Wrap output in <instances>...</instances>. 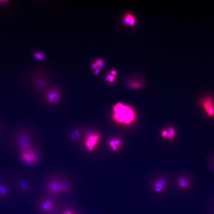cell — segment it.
<instances>
[{"label":"cell","instance_id":"cell-1","mask_svg":"<svg viewBox=\"0 0 214 214\" xmlns=\"http://www.w3.org/2000/svg\"><path fill=\"white\" fill-rule=\"evenodd\" d=\"M113 118L119 124L129 125L135 119V113L131 107L121 103H118L113 108Z\"/></svg>","mask_w":214,"mask_h":214},{"label":"cell","instance_id":"cell-2","mask_svg":"<svg viewBox=\"0 0 214 214\" xmlns=\"http://www.w3.org/2000/svg\"><path fill=\"white\" fill-rule=\"evenodd\" d=\"M199 103L206 116L214 119V96L211 94H204L200 99Z\"/></svg>","mask_w":214,"mask_h":214},{"label":"cell","instance_id":"cell-3","mask_svg":"<svg viewBox=\"0 0 214 214\" xmlns=\"http://www.w3.org/2000/svg\"><path fill=\"white\" fill-rule=\"evenodd\" d=\"M99 137L98 134L95 132H90L86 137L85 146L89 151H92L95 149L99 142Z\"/></svg>","mask_w":214,"mask_h":214},{"label":"cell","instance_id":"cell-4","mask_svg":"<svg viewBox=\"0 0 214 214\" xmlns=\"http://www.w3.org/2000/svg\"><path fill=\"white\" fill-rule=\"evenodd\" d=\"M20 156L23 162L28 164H33L37 160V156L35 152L29 147L22 149Z\"/></svg>","mask_w":214,"mask_h":214},{"label":"cell","instance_id":"cell-5","mask_svg":"<svg viewBox=\"0 0 214 214\" xmlns=\"http://www.w3.org/2000/svg\"><path fill=\"white\" fill-rule=\"evenodd\" d=\"M152 186L153 190L155 192L161 193L166 189L167 182L165 178H159L153 181Z\"/></svg>","mask_w":214,"mask_h":214},{"label":"cell","instance_id":"cell-6","mask_svg":"<svg viewBox=\"0 0 214 214\" xmlns=\"http://www.w3.org/2000/svg\"><path fill=\"white\" fill-rule=\"evenodd\" d=\"M49 187L50 191L54 193L63 192L68 189L66 184L59 182H51L49 184Z\"/></svg>","mask_w":214,"mask_h":214},{"label":"cell","instance_id":"cell-7","mask_svg":"<svg viewBox=\"0 0 214 214\" xmlns=\"http://www.w3.org/2000/svg\"><path fill=\"white\" fill-rule=\"evenodd\" d=\"M178 187L183 190H189L191 187V182L189 178L186 176H182L178 178Z\"/></svg>","mask_w":214,"mask_h":214},{"label":"cell","instance_id":"cell-8","mask_svg":"<svg viewBox=\"0 0 214 214\" xmlns=\"http://www.w3.org/2000/svg\"><path fill=\"white\" fill-rule=\"evenodd\" d=\"M59 96L58 92L56 89H51L47 93L48 101L51 104H54L57 102L59 99Z\"/></svg>","mask_w":214,"mask_h":214},{"label":"cell","instance_id":"cell-9","mask_svg":"<svg viewBox=\"0 0 214 214\" xmlns=\"http://www.w3.org/2000/svg\"><path fill=\"white\" fill-rule=\"evenodd\" d=\"M41 209L45 211L54 212L52 202L49 200H45L42 203Z\"/></svg>","mask_w":214,"mask_h":214},{"label":"cell","instance_id":"cell-10","mask_svg":"<svg viewBox=\"0 0 214 214\" xmlns=\"http://www.w3.org/2000/svg\"><path fill=\"white\" fill-rule=\"evenodd\" d=\"M109 144L112 149L115 151H117L121 146V140L118 139H114L110 140Z\"/></svg>","mask_w":214,"mask_h":214},{"label":"cell","instance_id":"cell-11","mask_svg":"<svg viewBox=\"0 0 214 214\" xmlns=\"http://www.w3.org/2000/svg\"><path fill=\"white\" fill-rule=\"evenodd\" d=\"M135 22L134 17L131 14H126L124 17L123 22L125 24L133 26L134 25Z\"/></svg>","mask_w":214,"mask_h":214},{"label":"cell","instance_id":"cell-12","mask_svg":"<svg viewBox=\"0 0 214 214\" xmlns=\"http://www.w3.org/2000/svg\"><path fill=\"white\" fill-rule=\"evenodd\" d=\"M175 131L172 128H169L167 130H164L162 132V136L169 139H172L175 136Z\"/></svg>","mask_w":214,"mask_h":214},{"label":"cell","instance_id":"cell-13","mask_svg":"<svg viewBox=\"0 0 214 214\" xmlns=\"http://www.w3.org/2000/svg\"><path fill=\"white\" fill-rule=\"evenodd\" d=\"M208 165L214 173V152L209 156L208 160Z\"/></svg>","mask_w":214,"mask_h":214},{"label":"cell","instance_id":"cell-14","mask_svg":"<svg viewBox=\"0 0 214 214\" xmlns=\"http://www.w3.org/2000/svg\"><path fill=\"white\" fill-rule=\"evenodd\" d=\"M34 56L35 58L38 60H42L45 58V54L42 52H35L34 54Z\"/></svg>","mask_w":214,"mask_h":214},{"label":"cell","instance_id":"cell-15","mask_svg":"<svg viewBox=\"0 0 214 214\" xmlns=\"http://www.w3.org/2000/svg\"><path fill=\"white\" fill-rule=\"evenodd\" d=\"M115 76H113V75L111 74L107 75L105 78L106 80V81H108L110 83H113L114 80H115Z\"/></svg>","mask_w":214,"mask_h":214},{"label":"cell","instance_id":"cell-16","mask_svg":"<svg viewBox=\"0 0 214 214\" xmlns=\"http://www.w3.org/2000/svg\"><path fill=\"white\" fill-rule=\"evenodd\" d=\"M8 192V190L5 187L0 186V194H6Z\"/></svg>","mask_w":214,"mask_h":214},{"label":"cell","instance_id":"cell-17","mask_svg":"<svg viewBox=\"0 0 214 214\" xmlns=\"http://www.w3.org/2000/svg\"><path fill=\"white\" fill-rule=\"evenodd\" d=\"M21 187H23V189H24L25 190H27L28 188V187H27V185H25V183H24L23 182H22L21 183Z\"/></svg>","mask_w":214,"mask_h":214},{"label":"cell","instance_id":"cell-18","mask_svg":"<svg viewBox=\"0 0 214 214\" xmlns=\"http://www.w3.org/2000/svg\"><path fill=\"white\" fill-rule=\"evenodd\" d=\"M103 61H104L102 59H99L97 60L95 62L96 63L98 66V65H99L100 63L102 62Z\"/></svg>","mask_w":214,"mask_h":214},{"label":"cell","instance_id":"cell-19","mask_svg":"<svg viewBox=\"0 0 214 214\" xmlns=\"http://www.w3.org/2000/svg\"><path fill=\"white\" fill-rule=\"evenodd\" d=\"M98 67V65L96 64V63L95 62L93 63L92 65V68L93 69H96L97 67Z\"/></svg>","mask_w":214,"mask_h":214},{"label":"cell","instance_id":"cell-20","mask_svg":"<svg viewBox=\"0 0 214 214\" xmlns=\"http://www.w3.org/2000/svg\"><path fill=\"white\" fill-rule=\"evenodd\" d=\"M100 70V68H99V67H97V68H96V69H95V71H94V73H95V74H98V73L99 72V71Z\"/></svg>","mask_w":214,"mask_h":214},{"label":"cell","instance_id":"cell-21","mask_svg":"<svg viewBox=\"0 0 214 214\" xmlns=\"http://www.w3.org/2000/svg\"><path fill=\"white\" fill-rule=\"evenodd\" d=\"M110 73H111V75H113V76L116 75H117V72L116 71L114 70H112L110 71Z\"/></svg>","mask_w":214,"mask_h":214},{"label":"cell","instance_id":"cell-22","mask_svg":"<svg viewBox=\"0 0 214 214\" xmlns=\"http://www.w3.org/2000/svg\"><path fill=\"white\" fill-rule=\"evenodd\" d=\"M104 62L103 61L102 62H101V63H100L99 64V65H98V67H99V68H101V67H102L103 66L104 64Z\"/></svg>","mask_w":214,"mask_h":214},{"label":"cell","instance_id":"cell-23","mask_svg":"<svg viewBox=\"0 0 214 214\" xmlns=\"http://www.w3.org/2000/svg\"><path fill=\"white\" fill-rule=\"evenodd\" d=\"M63 214H73V213H71V212L69 211H66Z\"/></svg>","mask_w":214,"mask_h":214}]
</instances>
